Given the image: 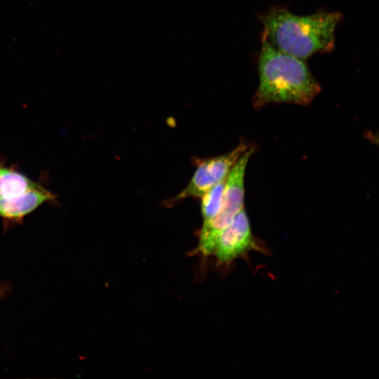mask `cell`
<instances>
[{
	"mask_svg": "<svg viewBox=\"0 0 379 379\" xmlns=\"http://www.w3.org/2000/svg\"><path fill=\"white\" fill-rule=\"evenodd\" d=\"M342 17L340 12L324 11L300 16L272 8L260 17L264 27L262 39L301 60L329 53L335 47V30Z\"/></svg>",
	"mask_w": 379,
	"mask_h": 379,
	"instance_id": "6da1fadb",
	"label": "cell"
},
{
	"mask_svg": "<svg viewBox=\"0 0 379 379\" xmlns=\"http://www.w3.org/2000/svg\"><path fill=\"white\" fill-rule=\"evenodd\" d=\"M259 85L252 103L259 109L270 103L307 105L321 86L302 60L280 51L262 39L258 58Z\"/></svg>",
	"mask_w": 379,
	"mask_h": 379,
	"instance_id": "7a4b0ae2",
	"label": "cell"
},
{
	"mask_svg": "<svg viewBox=\"0 0 379 379\" xmlns=\"http://www.w3.org/2000/svg\"><path fill=\"white\" fill-rule=\"evenodd\" d=\"M55 200L48 189L0 161V217L18 221Z\"/></svg>",
	"mask_w": 379,
	"mask_h": 379,
	"instance_id": "3957f363",
	"label": "cell"
},
{
	"mask_svg": "<svg viewBox=\"0 0 379 379\" xmlns=\"http://www.w3.org/2000/svg\"><path fill=\"white\" fill-rule=\"evenodd\" d=\"M253 152L254 148L250 147L230 171L226 178L221 207L213 218L204 220L195 253L203 257L213 255L220 233L244 208V175L248 160Z\"/></svg>",
	"mask_w": 379,
	"mask_h": 379,
	"instance_id": "277c9868",
	"label": "cell"
},
{
	"mask_svg": "<svg viewBox=\"0 0 379 379\" xmlns=\"http://www.w3.org/2000/svg\"><path fill=\"white\" fill-rule=\"evenodd\" d=\"M250 146L240 142L230 152L199 161L197 168L188 185L178 194L166 201V205H171L186 198L201 197L215 185L225 179L240 157Z\"/></svg>",
	"mask_w": 379,
	"mask_h": 379,
	"instance_id": "5b68a950",
	"label": "cell"
},
{
	"mask_svg": "<svg viewBox=\"0 0 379 379\" xmlns=\"http://www.w3.org/2000/svg\"><path fill=\"white\" fill-rule=\"evenodd\" d=\"M251 250L262 248L252 234L243 208L220 233L213 255L219 265H227Z\"/></svg>",
	"mask_w": 379,
	"mask_h": 379,
	"instance_id": "8992f818",
	"label": "cell"
},
{
	"mask_svg": "<svg viewBox=\"0 0 379 379\" xmlns=\"http://www.w3.org/2000/svg\"><path fill=\"white\" fill-rule=\"evenodd\" d=\"M226 178L215 185L201 197L204 220L213 218L218 213L221 207Z\"/></svg>",
	"mask_w": 379,
	"mask_h": 379,
	"instance_id": "52a82bcc",
	"label": "cell"
}]
</instances>
